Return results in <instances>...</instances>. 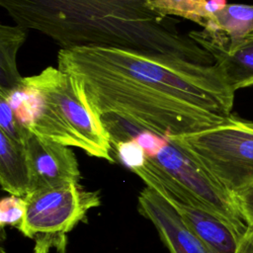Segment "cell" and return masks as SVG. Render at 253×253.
Segmentation results:
<instances>
[{
    "label": "cell",
    "instance_id": "obj_1",
    "mask_svg": "<svg viewBox=\"0 0 253 253\" xmlns=\"http://www.w3.org/2000/svg\"><path fill=\"white\" fill-rule=\"evenodd\" d=\"M57 67L82 84L100 117L115 115L162 137L229 121L234 91L216 64L114 46L60 48Z\"/></svg>",
    "mask_w": 253,
    "mask_h": 253
},
{
    "label": "cell",
    "instance_id": "obj_2",
    "mask_svg": "<svg viewBox=\"0 0 253 253\" xmlns=\"http://www.w3.org/2000/svg\"><path fill=\"white\" fill-rule=\"evenodd\" d=\"M146 1L0 0V6L16 25L42 33L61 48L114 46L214 64L172 17L149 10Z\"/></svg>",
    "mask_w": 253,
    "mask_h": 253
},
{
    "label": "cell",
    "instance_id": "obj_3",
    "mask_svg": "<svg viewBox=\"0 0 253 253\" xmlns=\"http://www.w3.org/2000/svg\"><path fill=\"white\" fill-rule=\"evenodd\" d=\"M203 164L233 196L253 184V123L231 115L225 124L168 136Z\"/></svg>",
    "mask_w": 253,
    "mask_h": 253
},
{
    "label": "cell",
    "instance_id": "obj_4",
    "mask_svg": "<svg viewBox=\"0 0 253 253\" xmlns=\"http://www.w3.org/2000/svg\"><path fill=\"white\" fill-rule=\"evenodd\" d=\"M25 200L26 213L18 229L35 240V253L51 248L65 253L66 234L101 203L99 192L87 191L79 183L36 190Z\"/></svg>",
    "mask_w": 253,
    "mask_h": 253
},
{
    "label": "cell",
    "instance_id": "obj_5",
    "mask_svg": "<svg viewBox=\"0 0 253 253\" xmlns=\"http://www.w3.org/2000/svg\"><path fill=\"white\" fill-rule=\"evenodd\" d=\"M21 86L38 90L54 104L80 141L82 150L90 156L114 162L110 135L80 81L58 67L48 66L37 75L23 77Z\"/></svg>",
    "mask_w": 253,
    "mask_h": 253
},
{
    "label": "cell",
    "instance_id": "obj_6",
    "mask_svg": "<svg viewBox=\"0 0 253 253\" xmlns=\"http://www.w3.org/2000/svg\"><path fill=\"white\" fill-rule=\"evenodd\" d=\"M145 185L160 194L185 223L213 253H235L243 233L218 215L192 192L174 180L147 157L133 171Z\"/></svg>",
    "mask_w": 253,
    "mask_h": 253
},
{
    "label": "cell",
    "instance_id": "obj_7",
    "mask_svg": "<svg viewBox=\"0 0 253 253\" xmlns=\"http://www.w3.org/2000/svg\"><path fill=\"white\" fill-rule=\"evenodd\" d=\"M148 158L238 231L245 232L247 224L238 211L234 197L203 164L176 142L167 138V143L160 151Z\"/></svg>",
    "mask_w": 253,
    "mask_h": 253
},
{
    "label": "cell",
    "instance_id": "obj_8",
    "mask_svg": "<svg viewBox=\"0 0 253 253\" xmlns=\"http://www.w3.org/2000/svg\"><path fill=\"white\" fill-rule=\"evenodd\" d=\"M189 37L211 53L235 92L253 86V32L228 38L221 32L191 31Z\"/></svg>",
    "mask_w": 253,
    "mask_h": 253
},
{
    "label": "cell",
    "instance_id": "obj_9",
    "mask_svg": "<svg viewBox=\"0 0 253 253\" xmlns=\"http://www.w3.org/2000/svg\"><path fill=\"white\" fill-rule=\"evenodd\" d=\"M25 148L32 174L33 192L78 183L79 164L69 146L30 131Z\"/></svg>",
    "mask_w": 253,
    "mask_h": 253
},
{
    "label": "cell",
    "instance_id": "obj_10",
    "mask_svg": "<svg viewBox=\"0 0 253 253\" xmlns=\"http://www.w3.org/2000/svg\"><path fill=\"white\" fill-rule=\"evenodd\" d=\"M138 211L154 224L170 253H213L185 223L177 211L147 186L139 193Z\"/></svg>",
    "mask_w": 253,
    "mask_h": 253
},
{
    "label": "cell",
    "instance_id": "obj_11",
    "mask_svg": "<svg viewBox=\"0 0 253 253\" xmlns=\"http://www.w3.org/2000/svg\"><path fill=\"white\" fill-rule=\"evenodd\" d=\"M0 183L10 195L25 198L33 192L32 174L25 145L0 131Z\"/></svg>",
    "mask_w": 253,
    "mask_h": 253
},
{
    "label": "cell",
    "instance_id": "obj_12",
    "mask_svg": "<svg viewBox=\"0 0 253 253\" xmlns=\"http://www.w3.org/2000/svg\"><path fill=\"white\" fill-rule=\"evenodd\" d=\"M26 29L16 25L0 26V94L8 96L19 89L23 77L20 75L16 55L27 37Z\"/></svg>",
    "mask_w": 253,
    "mask_h": 253
},
{
    "label": "cell",
    "instance_id": "obj_13",
    "mask_svg": "<svg viewBox=\"0 0 253 253\" xmlns=\"http://www.w3.org/2000/svg\"><path fill=\"white\" fill-rule=\"evenodd\" d=\"M208 0H147L146 7L163 17H182L205 28L210 15L206 10Z\"/></svg>",
    "mask_w": 253,
    "mask_h": 253
},
{
    "label": "cell",
    "instance_id": "obj_14",
    "mask_svg": "<svg viewBox=\"0 0 253 253\" xmlns=\"http://www.w3.org/2000/svg\"><path fill=\"white\" fill-rule=\"evenodd\" d=\"M0 131L23 145L30 133V129L20 122L10 102L3 95H0Z\"/></svg>",
    "mask_w": 253,
    "mask_h": 253
},
{
    "label": "cell",
    "instance_id": "obj_15",
    "mask_svg": "<svg viewBox=\"0 0 253 253\" xmlns=\"http://www.w3.org/2000/svg\"><path fill=\"white\" fill-rule=\"evenodd\" d=\"M113 150L119 160L131 171L141 168L147 160L144 149L135 139L118 142L113 146Z\"/></svg>",
    "mask_w": 253,
    "mask_h": 253
},
{
    "label": "cell",
    "instance_id": "obj_16",
    "mask_svg": "<svg viewBox=\"0 0 253 253\" xmlns=\"http://www.w3.org/2000/svg\"><path fill=\"white\" fill-rule=\"evenodd\" d=\"M26 213L25 198L10 195L2 198L0 202V225H13L19 227Z\"/></svg>",
    "mask_w": 253,
    "mask_h": 253
},
{
    "label": "cell",
    "instance_id": "obj_17",
    "mask_svg": "<svg viewBox=\"0 0 253 253\" xmlns=\"http://www.w3.org/2000/svg\"><path fill=\"white\" fill-rule=\"evenodd\" d=\"M135 140L144 149L147 157L155 156L160 149L167 143V138L157 135L149 130L141 131L135 138Z\"/></svg>",
    "mask_w": 253,
    "mask_h": 253
},
{
    "label": "cell",
    "instance_id": "obj_18",
    "mask_svg": "<svg viewBox=\"0 0 253 253\" xmlns=\"http://www.w3.org/2000/svg\"><path fill=\"white\" fill-rule=\"evenodd\" d=\"M234 199L243 220L247 225H253V184L237 194Z\"/></svg>",
    "mask_w": 253,
    "mask_h": 253
},
{
    "label": "cell",
    "instance_id": "obj_19",
    "mask_svg": "<svg viewBox=\"0 0 253 253\" xmlns=\"http://www.w3.org/2000/svg\"><path fill=\"white\" fill-rule=\"evenodd\" d=\"M235 253H253V225H247V228L241 236Z\"/></svg>",
    "mask_w": 253,
    "mask_h": 253
},
{
    "label": "cell",
    "instance_id": "obj_20",
    "mask_svg": "<svg viewBox=\"0 0 253 253\" xmlns=\"http://www.w3.org/2000/svg\"><path fill=\"white\" fill-rule=\"evenodd\" d=\"M226 6H227L226 0H208L206 5V10L211 18L213 14L223 10Z\"/></svg>",
    "mask_w": 253,
    "mask_h": 253
}]
</instances>
